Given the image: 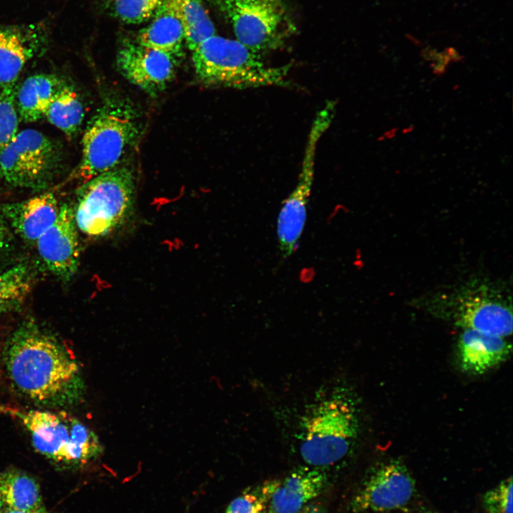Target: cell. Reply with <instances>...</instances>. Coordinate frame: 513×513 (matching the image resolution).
<instances>
[{
	"instance_id": "cell-22",
	"label": "cell",
	"mask_w": 513,
	"mask_h": 513,
	"mask_svg": "<svg viewBox=\"0 0 513 513\" xmlns=\"http://www.w3.org/2000/svg\"><path fill=\"white\" fill-rule=\"evenodd\" d=\"M44 117L68 137H72L78 132L84 111L80 97L73 87L63 86L58 90Z\"/></svg>"
},
{
	"instance_id": "cell-25",
	"label": "cell",
	"mask_w": 513,
	"mask_h": 513,
	"mask_svg": "<svg viewBox=\"0 0 513 513\" xmlns=\"http://www.w3.org/2000/svg\"><path fill=\"white\" fill-rule=\"evenodd\" d=\"M16 88V83H13L0 89V153L18 133Z\"/></svg>"
},
{
	"instance_id": "cell-32",
	"label": "cell",
	"mask_w": 513,
	"mask_h": 513,
	"mask_svg": "<svg viewBox=\"0 0 513 513\" xmlns=\"http://www.w3.org/2000/svg\"><path fill=\"white\" fill-rule=\"evenodd\" d=\"M1 513H48L46 512H26V511H21L11 508H6Z\"/></svg>"
},
{
	"instance_id": "cell-29",
	"label": "cell",
	"mask_w": 513,
	"mask_h": 513,
	"mask_svg": "<svg viewBox=\"0 0 513 513\" xmlns=\"http://www.w3.org/2000/svg\"><path fill=\"white\" fill-rule=\"evenodd\" d=\"M439 53L436 49L427 46L422 50L421 56L425 61L435 62Z\"/></svg>"
},
{
	"instance_id": "cell-23",
	"label": "cell",
	"mask_w": 513,
	"mask_h": 513,
	"mask_svg": "<svg viewBox=\"0 0 513 513\" xmlns=\"http://www.w3.org/2000/svg\"><path fill=\"white\" fill-rule=\"evenodd\" d=\"M33 276L26 264L0 272V315L19 311L31 294Z\"/></svg>"
},
{
	"instance_id": "cell-17",
	"label": "cell",
	"mask_w": 513,
	"mask_h": 513,
	"mask_svg": "<svg viewBox=\"0 0 513 513\" xmlns=\"http://www.w3.org/2000/svg\"><path fill=\"white\" fill-rule=\"evenodd\" d=\"M457 350L462 370L480 375L507 359L512 345L503 337L464 329L458 340Z\"/></svg>"
},
{
	"instance_id": "cell-7",
	"label": "cell",
	"mask_w": 513,
	"mask_h": 513,
	"mask_svg": "<svg viewBox=\"0 0 513 513\" xmlns=\"http://www.w3.org/2000/svg\"><path fill=\"white\" fill-rule=\"evenodd\" d=\"M61 161L55 142L37 130L25 129L0 153V177L14 187L41 190L57 175Z\"/></svg>"
},
{
	"instance_id": "cell-20",
	"label": "cell",
	"mask_w": 513,
	"mask_h": 513,
	"mask_svg": "<svg viewBox=\"0 0 513 513\" xmlns=\"http://www.w3.org/2000/svg\"><path fill=\"white\" fill-rule=\"evenodd\" d=\"M0 489L7 508L46 512L38 482L23 471L9 469L1 472Z\"/></svg>"
},
{
	"instance_id": "cell-15",
	"label": "cell",
	"mask_w": 513,
	"mask_h": 513,
	"mask_svg": "<svg viewBox=\"0 0 513 513\" xmlns=\"http://www.w3.org/2000/svg\"><path fill=\"white\" fill-rule=\"evenodd\" d=\"M45 40V29L40 25H0V89L16 83Z\"/></svg>"
},
{
	"instance_id": "cell-5",
	"label": "cell",
	"mask_w": 513,
	"mask_h": 513,
	"mask_svg": "<svg viewBox=\"0 0 513 513\" xmlns=\"http://www.w3.org/2000/svg\"><path fill=\"white\" fill-rule=\"evenodd\" d=\"M137 113L124 99L108 98L88 123L82 140V156L75 177L83 183L118 166L136 140Z\"/></svg>"
},
{
	"instance_id": "cell-33",
	"label": "cell",
	"mask_w": 513,
	"mask_h": 513,
	"mask_svg": "<svg viewBox=\"0 0 513 513\" xmlns=\"http://www.w3.org/2000/svg\"><path fill=\"white\" fill-rule=\"evenodd\" d=\"M6 507V505L5 504L1 491L0 489V513H1Z\"/></svg>"
},
{
	"instance_id": "cell-24",
	"label": "cell",
	"mask_w": 513,
	"mask_h": 513,
	"mask_svg": "<svg viewBox=\"0 0 513 513\" xmlns=\"http://www.w3.org/2000/svg\"><path fill=\"white\" fill-rule=\"evenodd\" d=\"M165 0H105L109 14L128 24H140L153 17Z\"/></svg>"
},
{
	"instance_id": "cell-3",
	"label": "cell",
	"mask_w": 513,
	"mask_h": 513,
	"mask_svg": "<svg viewBox=\"0 0 513 513\" xmlns=\"http://www.w3.org/2000/svg\"><path fill=\"white\" fill-rule=\"evenodd\" d=\"M0 413L19 422L28 433L36 451L63 469L84 467L102 453L97 435L66 411L0 405Z\"/></svg>"
},
{
	"instance_id": "cell-34",
	"label": "cell",
	"mask_w": 513,
	"mask_h": 513,
	"mask_svg": "<svg viewBox=\"0 0 513 513\" xmlns=\"http://www.w3.org/2000/svg\"><path fill=\"white\" fill-rule=\"evenodd\" d=\"M301 513H321L319 509L316 508H309L304 509Z\"/></svg>"
},
{
	"instance_id": "cell-6",
	"label": "cell",
	"mask_w": 513,
	"mask_h": 513,
	"mask_svg": "<svg viewBox=\"0 0 513 513\" xmlns=\"http://www.w3.org/2000/svg\"><path fill=\"white\" fill-rule=\"evenodd\" d=\"M134 182L131 170L118 165L83 183L73 209L77 227L90 237H100L121 227L133 211Z\"/></svg>"
},
{
	"instance_id": "cell-18",
	"label": "cell",
	"mask_w": 513,
	"mask_h": 513,
	"mask_svg": "<svg viewBox=\"0 0 513 513\" xmlns=\"http://www.w3.org/2000/svg\"><path fill=\"white\" fill-rule=\"evenodd\" d=\"M184 41L183 26L165 1L152 21L139 31L136 40L142 46L166 53L175 58L182 55Z\"/></svg>"
},
{
	"instance_id": "cell-4",
	"label": "cell",
	"mask_w": 513,
	"mask_h": 513,
	"mask_svg": "<svg viewBox=\"0 0 513 513\" xmlns=\"http://www.w3.org/2000/svg\"><path fill=\"white\" fill-rule=\"evenodd\" d=\"M192 52L196 75L206 86L247 89L287 84L290 64L266 66L237 40L214 35Z\"/></svg>"
},
{
	"instance_id": "cell-21",
	"label": "cell",
	"mask_w": 513,
	"mask_h": 513,
	"mask_svg": "<svg viewBox=\"0 0 513 513\" xmlns=\"http://www.w3.org/2000/svg\"><path fill=\"white\" fill-rule=\"evenodd\" d=\"M180 21L185 42L193 51L205 39L215 35V28L202 0H165Z\"/></svg>"
},
{
	"instance_id": "cell-30",
	"label": "cell",
	"mask_w": 513,
	"mask_h": 513,
	"mask_svg": "<svg viewBox=\"0 0 513 513\" xmlns=\"http://www.w3.org/2000/svg\"><path fill=\"white\" fill-rule=\"evenodd\" d=\"M450 58L451 61L460 62L462 60V56L460 53L452 47H448L445 51Z\"/></svg>"
},
{
	"instance_id": "cell-16",
	"label": "cell",
	"mask_w": 513,
	"mask_h": 513,
	"mask_svg": "<svg viewBox=\"0 0 513 513\" xmlns=\"http://www.w3.org/2000/svg\"><path fill=\"white\" fill-rule=\"evenodd\" d=\"M59 209L58 200L52 192L5 204L0 207L5 220L21 238L28 242H36L54 223Z\"/></svg>"
},
{
	"instance_id": "cell-28",
	"label": "cell",
	"mask_w": 513,
	"mask_h": 513,
	"mask_svg": "<svg viewBox=\"0 0 513 513\" xmlns=\"http://www.w3.org/2000/svg\"><path fill=\"white\" fill-rule=\"evenodd\" d=\"M9 239V232L6 225V220L0 210V252L8 245Z\"/></svg>"
},
{
	"instance_id": "cell-11",
	"label": "cell",
	"mask_w": 513,
	"mask_h": 513,
	"mask_svg": "<svg viewBox=\"0 0 513 513\" xmlns=\"http://www.w3.org/2000/svg\"><path fill=\"white\" fill-rule=\"evenodd\" d=\"M415 491V482L405 464L392 460L378 466L355 495L356 512H384L406 505Z\"/></svg>"
},
{
	"instance_id": "cell-19",
	"label": "cell",
	"mask_w": 513,
	"mask_h": 513,
	"mask_svg": "<svg viewBox=\"0 0 513 513\" xmlns=\"http://www.w3.org/2000/svg\"><path fill=\"white\" fill-rule=\"evenodd\" d=\"M62 86L54 75L36 74L26 78L16 91L20 119L31 123L43 118L50 103Z\"/></svg>"
},
{
	"instance_id": "cell-12",
	"label": "cell",
	"mask_w": 513,
	"mask_h": 513,
	"mask_svg": "<svg viewBox=\"0 0 513 513\" xmlns=\"http://www.w3.org/2000/svg\"><path fill=\"white\" fill-rule=\"evenodd\" d=\"M175 57L138 43L126 41L117 54L121 74L151 96L165 90L175 75Z\"/></svg>"
},
{
	"instance_id": "cell-8",
	"label": "cell",
	"mask_w": 513,
	"mask_h": 513,
	"mask_svg": "<svg viewBox=\"0 0 513 513\" xmlns=\"http://www.w3.org/2000/svg\"><path fill=\"white\" fill-rule=\"evenodd\" d=\"M333 118V113L327 108H323L316 115L308 135L296 185L281 208L277 220V236L279 249L284 258L295 251L303 232L314 181L317 145Z\"/></svg>"
},
{
	"instance_id": "cell-27",
	"label": "cell",
	"mask_w": 513,
	"mask_h": 513,
	"mask_svg": "<svg viewBox=\"0 0 513 513\" xmlns=\"http://www.w3.org/2000/svg\"><path fill=\"white\" fill-rule=\"evenodd\" d=\"M266 507V496L261 487L247 489L234 499L225 513H262Z\"/></svg>"
},
{
	"instance_id": "cell-10",
	"label": "cell",
	"mask_w": 513,
	"mask_h": 513,
	"mask_svg": "<svg viewBox=\"0 0 513 513\" xmlns=\"http://www.w3.org/2000/svg\"><path fill=\"white\" fill-rule=\"evenodd\" d=\"M457 325L506 338L512 333V312L504 297L484 284H472L447 301Z\"/></svg>"
},
{
	"instance_id": "cell-14",
	"label": "cell",
	"mask_w": 513,
	"mask_h": 513,
	"mask_svg": "<svg viewBox=\"0 0 513 513\" xmlns=\"http://www.w3.org/2000/svg\"><path fill=\"white\" fill-rule=\"evenodd\" d=\"M326 476L321 469L304 466L285 478L262 485L269 513H300L323 490Z\"/></svg>"
},
{
	"instance_id": "cell-1",
	"label": "cell",
	"mask_w": 513,
	"mask_h": 513,
	"mask_svg": "<svg viewBox=\"0 0 513 513\" xmlns=\"http://www.w3.org/2000/svg\"><path fill=\"white\" fill-rule=\"evenodd\" d=\"M2 361L13 386L36 403L63 407L83 394L81 368L73 356L33 321H24L11 334Z\"/></svg>"
},
{
	"instance_id": "cell-9",
	"label": "cell",
	"mask_w": 513,
	"mask_h": 513,
	"mask_svg": "<svg viewBox=\"0 0 513 513\" xmlns=\"http://www.w3.org/2000/svg\"><path fill=\"white\" fill-rule=\"evenodd\" d=\"M212 1L243 45L256 53L279 46L288 24L284 0Z\"/></svg>"
},
{
	"instance_id": "cell-13",
	"label": "cell",
	"mask_w": 513,
	"mask_h": 513,
	"mask_svg": "<svg viewBox=\"0 0 513 513\" xmlns=\"http://www.w3.org/2000/svg\"><path fill=\"white\" fill-rule=\"evenodd\" d=\"M77 228L73 209L64 204L54 223L36 241L39 257L46 269L65 281L75 275L79 266Z\"/></svg>"
},
{
	"instance_id": "cell-2",
	"label": "cell",
	"mask_w": 513,
	"mask_h": 513,
	"mask_svg": "<svg viewBox=\"0 0 513 513\" xmlns=\"http://www.w3.org/2000/svg\"><path fill=\"white\" fill-rule=\"evenodd\" d=\"M299 453L308 466L321 469L343 460L359 433V410L347 388L319 393L299 420Z\"/></svg>"
},
{
	"instance_id": "cell-26",
	"label": "cell",
	"mask_w": 513,
	"mask_h": 513,
	"mask_svg": "<svg viewBox=\"0 0 513 513\" xmlns=\"http://www.w3.org/2000/svg\"><path fill=\"white\" fill-rule=\"evenodd\" d=\"M512 479L509 477L487 491L484 496L487 513H512Z\"/></svg>"
},
{
	"instance_id": "cell-31",
	"label": "cell",
	"mask_w": 513,
	"mask_h": 513,
	"mask_svg": "<svg viewBox=\"0 0 513 513\" xmlns=\"http://www.w3.org/2000/svg\"><path fill=\"white\" fill-rule=\"evenodd\" d=\"M431 67L432 68V72L434 74L437 76H442L445 74L447 66L439 63H433L431 64Z\"/></svg>"
}]
</instances>
